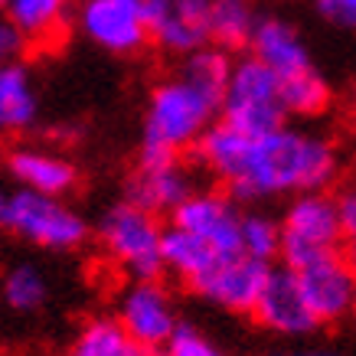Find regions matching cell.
Listing matches in <instances>:
<instances>
[{
  "label": "cell",
  "mask_w": 356,
  "mask_h": 356,
  "mask_svg": "<svg viewBox=\"0 0 356 356\" xmlns=\"http://www.w3.org/2000/svg\"><path fill=\"white\" fill-rule=\"evenodd\" d=\"M30 49H33L30 40L23 36V30L3 13V7H0V63H17V59H23Z\"/></svg>",
  "instance_id": "cell-26"
},
{
  "label": "cell",
  "mask_w": 356,
  "mask_h": 356,
  "mask_svg": "<svg viewBox=\"0 0 356 356\" xmlns=\"http://www.w3.org/2000/svg\"><path fill=\"white\" fill-rule=\"evenodd\" d=\"M252 317L259 321L265 330L278 337H307L311 330H317V317H314L311 304L304 298L301 284L294 278V271L288 265H275L261 288L259 301L252 307Z\"/></svg>",
  "instance_id": "cell-14"
},
{
  "label": "cell",
  "mask_w": 356,
  "mask_h": 356,
  "mask_svg": "<svg viewBox=\"0 0 356 356\" xmlns=\"http://www.w3.org/2000/svg\"><path fill=\"white\" fill-rule=\"evenodd\" d=\"M271 261L252 259L245 252H232V255H222L216 259L209 268L200 275V278L190 284V291L203 301L216 304L222 311L232 314H252L255 301H259L261 288L271 275Z\"/></svg>",
  "instance_id": "cell-11"
},
{
  "label": "cell",
  "mask_w": 356,
  "mask_h": 356,
  "mask_svg": "<svg viewBox=\"0 0 356 356\" xmlns=\"http://www.w3.org/2000/svg\"><path fill=\"white\" fill-rule=\"evenodd\" d=\"M242 213L245 206L222 186H196L184 203L170 213V226L184 229L222 255L242 252Z\"/></svg>",
  "instance_id": "cell-10"
},
{
  "label": "cell",
  "mask_w": 356,
  "mask_h": 356,
  "mask_svg": "<svg viewBox=\"0 0 356 356\" xmlns=\"http://www.w3.org/2000/svg\"><path fill=\"white\" fill-rule=\"evenodd\" d=\"M209 7L213 0H144L151 43L177 59L209 46Z\"/></svg>",
  "instance_id": "cell-13"
},
{
  "label": "cell",
  "mask_w": 356,
  "mask_h": 356,
  "mask_svg": "<svg viewBox=\"0 0 356 356\" xmlns=\"http://www.w3.org/2000/svg\"><path fill=\"white\" fill-rule=\"evenodd\" d=\"M193 157L196 167L238 203L330 190L343 170L340 144L304 121H288L265 134H245L216 121L193 147Z\"/></svg>",
  "instance_id": "cell-1"
},
{
  "label": "cell",
  "mask_w": 356,
  "mask_h": 356,
  "mask_svg": "<svg viewBox=\"0 0 356 356\" xmlns=\"http://www.w3.org/2000/svg\"><path fill=\"white\" fill-rule=\"evenodd\" d=\"M222 92L203 86L186 72L173 69L147 95L140 124V154H173L184 157L200 144L206 131L219 121Z\"/></svg>",
  "instance_id": "cell-2"
},
{
  "label": "cell",
  "mask_w": 356,
  "mask_h": 356,
  "mask_svg": "<svg viewBox=\"0 0 356 356\" xmlns=\"http://www.w3.org/2000/svg\"><path fill=\"white\" fill-rule=\"evenodd\" d=\"M0 229L46 252H76L88 242V222L65 196L36 190H7L0 209Z\"/></svg>",
  "instance_id": "cell-4"
},
{
  "label": "cell",
  "mask_w": 356,
  "mask_h": 356,
  "mask_svg": "<svg viewBox=\"0 0 356 356\" xmlns=\"http://www.w3.org/2000/svg\"><path fill=\"white\" fill-rule=\"evenodd\" d=\"M0 7L23 30L33 49L59 46L76 20V0H3Z\"/></svg>",
  "instance_id": "cell-17"
},
{
  "label": "cell",
  "mask_w": 356,
  "mask_h": 356,
  "mask_svg": "<svg viewBox=\"0 0 356 356\" xmlns=\"http://www.w3.org/2000/svg\"><path fill=\"white\" fill-rule=\"evenodd\" d=\"M259 63H265L278 76V82H288V79H298L304 72L317 69L311 59V49L304 43V36L298 33V26L281 17H261L252 40H248V49Z\"/></svg>",
  "instance_id": "cell-16"
},
{
  "label": "cell",
  "mask_w": 356,
  "mask_h": 356,
  "mask_svg": "<svg viewBox=\"0 0 356 356\" xmlns=\"http://www.w3.org/2000/svg\"><path fill=\"white\" fill-rule=\"evenodd\" d=\"M278 222L284 265L343 245L340 209H337V196L330 190H311V193L291 196L284 203V213L278 216Z\"/></svg>",
  "instance_id": "cell-6"
},
{
  "label": "cell",
  "mask_w": 356,
  "mask_h": 356,
  "mask_svg": "<svg viewBox=\"0 0 356 356\" xmlns=\"http://www.w3.org/2000/svg\"><path fill=\"white\" fill-rule=\"evenodd\" d=\"M163 232L167 226L157 213L121 200L108 206L95 236L98 248L121 278H161L163 275Z\"/></svg>",
  "instance_id": "cell-3"
},
{
  "label": "cell",
  "mask_w": 356,
  "mask_h": 356,
  "mask_svg": "<svg viewBox=\"0 0 356 356\" xmlns=\"http://www.w3.org/2000/svg\"><path fill=\"white\" fill-rule=\"evenodd\" d=\"M288 268L301 284L317 324H340L356 314V271L343 248H330L311 259L291 261Z\"/></svg>",
  "instance_id": "cell-8"
},
{
  "label": "cell",
  "mask_w": 356,
  "mask_h": 356,
  "mask_svg": "<svg viewBox=\"0 0 356 356\" xmlns=\"http://www.w3.org/2000/svg\"><path fill=\"white\" fill-rule=\"evenodd\" d=\"M294 356H350V353H343V350H301Z\"/></svg>",
  "instance_id": "cell-28"
},
{
  "label": "cell",
  "mask_w": 356,
  "mask_h": 356,
  "mask_svg": "<svg viewBox=\"0 0 356 356\" xmlns=\"http://www.w3.org/2000/svg\"><path fill=\"white\" fill-rule=\"evenodd\" d=\"M128 356H161V350H151V346H131V353Z\"/></svg>",
  "instance_id": "cell-29"
},
{
  "label": "cell",
  "mask_w": 356,
  "mask_h": 356,
  "mask_svg": "<svg viewBox=\"0 0 356 356\" xmlns=\"http://www.w3.org/2000/svg\"><path fill=\"white\" fill-rule=\"evenodd\" d=\"M161 356H226L203 330L190 324H180L170 334V340L161 346Z\"/></svg>",
  "instance_id": "cell-24"
},
{
  "label": "cell",
  "mask_w": 356,
  "mask_h": 356,
  "mask_svg": "<svg viewBox=\"0 0 356 356\" xmlns=\"http://www.w3.org/2000/svg\"><path fill=\"white\" fill-rule=\"evenodd\" d=\"M350 115H353V128H356V86L350 92Z\"/></svg>",
  "instance_id": "cell-30"
},
{
  "label": "cell",
  "mask_w": 356,
  "mask_h": 356,
  "mask_svg": "<svg viewBox=\"0 0 356 356\" xmlns=\"http://www.w3.org/2000/svg\"><path fill=\"white\" fill-rule=\"evenodd\" d=\"M3 200H7V190H0V209H3Z\"/></svg>",
  "instance_id": "cell-31"
},
{
  "label": "cell",
  "mask_w": 356,
  "mask_h": 356,
  "mask_svg": "<svg viewBox=\"0 0 356 356\" xmlns=\"http://www.w3.org/2000/svg\"><path fill=\"white\" fill-rule=\"evenodd\" d=\"M311 3L327 23L356 33V0H311Z\"/></svg>",
  "instance_id": "cell-27"
},
{
  "label": "cell",
  "mask_w": 356,
  "mask_h": 356,
  "mask_svg": "<svg viewBox=\"0 0 356 356\" xmlns=\"http://www.w3.org/2000/svg\"><path fill=\"white\" fill-rule=\"evenodd\" d=\"M0 3H3V0H0Z\"/></svg>",
  "instance_id": "cell-32"
},
{
  "label": "cell",
  "mask_w": 356,
  "mask_h": 356,
  "mask_svg": "<svg viewBox=\"0 0 356 356\" xmlns=\"http://www.w3.org/2000/svg\"><path fill=\"white\" fill-rule=\"evenodd\" d=\"M334 196L340 209V226H343V252L356 271V177H350Z\"/></svg>",
  "instance_id": "cell-25"
},
{
  "label": "cell",
  "mask_w": 356,
  "mask_h": 356,
  "mask_svg": "<svg viewBox=\"0 0 356 356\" xmlns=\"http://www.w3.org/2000/svg\"><path fill=\"white\" fill-rule=\"evenodd\" d=\"M36 118H40V95L30 65L23 59L0 63V138L30 131Z\"/></svg>",
  "instance_id": "cell-18"
},
{
  "label": "cell",
  "mask_w": 356,
  "mask_h": 356,
  "mask_svg": "<svg viewBox=\"0 0 356 356\" xmlns=\"http://www.w3.org/2000/svg\"><path fill=\"white\" fill-rule=\"evenodd\" d=\"M242 252L252 255V259L261 261H275L281 259V222L268 213H259V209H245L242 213Z\"/></svg>",
  "instance_id": "cell-23"
},
{
  "label": "cell",
  "mask_w": 356,
  "mask_h": 356,
  "mask_svg": "<svg viewBox=\"0 0 356 356\" xmlns=\"http://www.w3.org/2000/svg\"><path fill=\"white\" fill-rule=\"evenodd\" d=\"M115 321L131 337V343L161 350L180 327V314L161 278H124L115 298Z\"/></svg>",
  "instance_id": "cell-7"
},
{
  "label": "cell",
  "mask_w": 356,
  "mask_h": 356,
  "mask_svg": "<svg viewBox=\"0 0 356 356\" xmlns=\"http://www.w3.org/2000/svg\"><path fill=\"white\" fill-rule=\"evenodd\" d=\"M219 121L245 134H265L291 121L284 111L278 76L252 53L232 59L222 102H219Z\"/></svg>",
  "instance_id": "cell-5"
},
{
  "label": "cell",
  "mask_w": 356,
  "mask_h": 356,
  "mask_svg": "<svg viewBox=\"0 0 356 356\" xmlns=\"http://www.w3.org/2000/svg\"><path fill=\"white\" fill-rule=\"evenodd\" d=\"M0 291H3V301L10 304L13 311L33 314V311H40L46 304V298H49V281H46L40 265H33V261H17V265L3 275Z\"/></svg>",
  "instance_id": "cell-22"
},
{
  "label": "cell",
  "mask_w": 356,
  "mask_h": 356,
  "mask_svg": "<svg viewBox=\"0 0 356 356\" xmlns=\"http://www.w3.org/2000/svg\"><path fill=\"white\" fill-rule=\"evenodd\" d=\"M281 98H284L288 118L304 121V124L321 121L334 108V88H330V82L324 79L321 69H311V72H304L298 79L281 82Z\"/></svg>",
  "instance_id": "cell-20"
},
{
  "label": "cell",
  "mask_w": 356,
  "mask_h": 356,
  "mask_svg": "<svg viewBox=\"0 0 356 356\" xmlns=\"http://www.w3.org/2000/svg\"><path fill=\"white\" fill-rule=\"evenodd\" d=\"M259 10L252 0H213L209 7V43L236 53L248 49V40L259 26Z\"/></svg>",
  "instance_id": "cell-19"
},
{
  "label": "cell",
  "mask_w": 356,
  "mask_h": 356,
  "mask_svg": "<svg viewBox=\"0 0 356 356\" xmlns=\"http://www.w3.org/2000/svg\"><path fill=\"white\" fill-rule=\"evenodd\" d=\"M131 346V337L115 317H92L76 330L63 356H128Z\"/></svg>",
  "instance_id": "cell-21"
},
{
  "label": "cell",
  "mask_w": 356,
  "mask_h": 356,
  "mask_svg": "<svg viewBox=\"0 0 356 356\" xmlns=\"http://www.w3.org/2000/svg\"><path fill=\"white\" fill-rule=\"evenodd\" d=\"M72 30L111 56H138L151 46L144 0H82L76 3Z\"/></svg>",
  "instance_id": "cell-9"
},
{
  "label": "cell",
  "mask_w": 356,
  "mask_h": 356,
  "mask_svg": "<svg viewBox=\"0 0 356 356\" xmlns=\"http://www.w3.org/2000/svg\"><path fill=\"white\" fill-rule=\"evenodd\" d=\"M196 170L186 157L173 154H140L138 167L128 180V200L151 209L157 216H170L177 206L196 190Z\"/></svg>",
  "instance_id": "cell-12"
},
{
  "label": "cell",
  "mask_w": 356,
  "mask_h": 356,
  "mask_svg": "<svg viewBox=\"0 0 356 356\" xmlns=\"http://www.w3.org/2000/svg\"><path fill=\"white\" fill-rule=\"evenodd\" d=\"M10 180L23 190L49 196H69L79 186V167L69 154L46 147V144H17L3 161Z\"/></svg>",
  "instance_id": "cell-15"
}]
</instances>
